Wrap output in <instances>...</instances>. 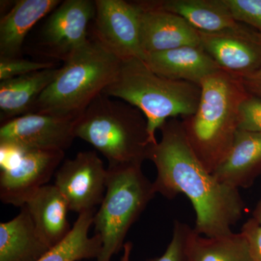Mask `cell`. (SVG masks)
Wrapping results in <instances>:
<instances>
[{
    "mask_svg": "<svg viewBox=\"0 0 261 261\" xmlns=\"http://www.w3.org/2000/svg\"><path fill=\"white\" fill-rule=\"evenodd\" d=\"M159 129L161 140L147 154L157 168L156 193L168 199L186 195L195 209L196 233L207 238L232 233L245 210L239 190L218 181L204 167L187 142L181 120L170 118Z\"/></svg>",
    "mask_w": 261,
    "mask_h": 261,
    "instance_id": "obj_1",
    "label": "cell"
},
{
    "mask_svg": "<svg viewBox=\"0 0 261 261\" xmlns=\"http://www.w3.org/2000/svg\"><path fill=\"white\" fill-rule=\"evenodd\" d=\"M200 87L198 107L181 121L194 153L214 173L233 145L240 106L250 94L240 79L222 70L206 78Z\"/></svg>",
    "mask_w": 261,
    "mask_h": 261,
    "instance_id": "obj_2",
    "label": "cell"
},
{
    "mask_svg": "<svg viewBox=\"0 0 261 261\" xmlns=\"http://www.w3.org/2000/svg\"><path fill=\"white\" fill-rule=\"evenodd\" d=\"M103 94L138 108L147 119L151 142L156 144V130L165 122L195 112L200 102L201 87L161 76L143 60L135 58L122 62L116 78Z\"/></svg>",
    "mask_w": 261,
    "mask_h": 261,
    "instance_id": "obj_3",
    "label": "cell"
},
{
    "mask_svg": "<svg viewBox=\"0 0 261 261\" xmlns=\"http://www.w3.org/2000/svg\"><path fill=\"white\" fill-rule=\"evenodd\" d=\"M122 61L92 39L75 51L38 99L34 112L80 117L118 74Z\"/></svg>",
    "mask_w": 261,
    "mask_h": 261,
    "instance_id": "obj_4",
    "label": "cell"
},
{
    "mask_svg": "<svg viewBox=\"0 0 261 261\" xmlns=\"http://www.w3.org/2000/svg\"><path fill=\"white\" fill-rule=\"evenodd\" d=\"M75 135L103 154L108 166L143 163L154 145L145 115L132 105L103 93L79 117Z\"/></svg>",
    "mask_w": 261,
    "mask_h": 261,
    "instance_id": "obj_5",
    "label": "cell"
},
{
    "mask_svg": "<svg viewBox=\"0 0 261 261\" xmlns=\"http://www.w3.org/2000/svg\"><path fill=\"white\" fill-rule=\"evenodd\" d=\"M142 166L139 163L108 166L106 195L94 217V232L102 243L96 261H111L123 249L130 228L157 194Z\"/></svg>",
    "mask_w": 261,
    "mask_h": 261,
    "instance_id": "obj_6",
    "label": "cell"
},
{
    "mask_svg": "<svg viewBox=\"0 0 261 261\" xmlns=\"http://www.w3.org/2000/svg\"><path fill=\"white\" fill-rule=\"evenodd\" d=\"M62 151L20 152L1 149L0 200L21 207L47 185L64 159Z\"/></svg>",
    "mask_w": 261,
    "mask_h": 261,
    "instance_id": "obj_7",
    "label": "cell"
},
{
    "mask_svg": "<svg viewBox=\"0 0 261 261\" xmlns=\"http://www.w3.org/2000/svg\"><path fill=\"white\" fill-rule=\"evenodd\" d=\"M78 118L42 112L17 117L2 123L0 148L65 152L76 138Z\"/></svg>",
    "mask_w": 261,
    "mask_h": 261,
    "instance_id": "obj_8",
    "label": "cell"
},
{
    "mask_svg": "<svg viewBox=\"0 0 261 261\" xmlns=\"http://www.w3.org/2000/svg\"><path fill=\"white\" fill-rule=\"evenodd\" d=\"M94 39L122 61L145 60L141 44L140 8L136 2L95 0Z\"/></svg>",
    "mask_w": 261,
    "mask_h": 261,
    "instance_id": "obj_9",
    "label": "cell"
},
{
    "mask_svg": "<svg viewBox=\"0 0 261 261\" xmlns=\"http://www.w3.org/2000/svg\"><path fill=\"white\" fill-rule=\"evenodd\" d=\"M54 185L67 201L69 210L80 214L96 210L106 192L107 168L95 151L80 152L63 161L55 173Z\"/></svg>",
    "mask_w": 261,
    "mask_h": 261,
    "instance_id": "obj_10",
    "label": "cell"
},
{
    "mask_svg": "<svg viewBox=\"0 0 261 261\" xmlns=\"http://www.w3.org/2000/svg\"><path fill=\"white\" fill-rule=\"evenodd\" d=\"M198 32L201 47L226 73L242 80L260 69L261 36L252 27Z\"/></svg>",
    "mask_w": 261,
    "mask_h": 261,
    "instance_id": "obj_11",
    "label": "cell"
},
{
    "mask_svg": "<svg viewBox=\"0 0 261 261\" xmlns=\"http://www.w3.org/2000/svg\"><path fill=\"white\" fill-rule=\"evenodd\" d=\"M94 13V1L65 0L44 23L41 45L49 57L66 61L88 42L87 28Z\"/></svg>",
    "mask_w": 261,
    "mask_h": 261,
    "instance_id": "obj_12",
    "label": "cell"
},
{
    "mask_svg": "<svg viewBox=\"0 0 261 261\" xmlns=\"http://www.w3.org/2000/svg\"><path fill=\"white\" fill-rule=\"evenodd\" d=\"M140 8L141 44L145 56L185 46H200V34L185 19L161 10Z\"/></svg>",
    "mask_w": 261,
    "mask_h": 261,
    "instance_id": "obj_13",
    "label": "cell"
},
{
    "mask_svg": "<svg viewBox=\"0 0 261 261\" xmlns=\"http://www.w3.org/2000/svg\"><path fill=\"white\" fill-rule=\"evenodd\" d=\"M144 61L161 76L200 86L206 78L221 70L201 46H185L150 53Z\"/></svg>",
    "mask_w": 261,
    "mask_h": 261,
    "instance_id": "obj_14",
    "label": "cell"
},
{
    "mask_svg": "<svg viewBox=\"0 0 261 261\" xmlns=\"http://www.w3.org/2000/svg\"><path fill=\"white\" fill-rule=\"evenodd\" d=\"M137 3L142 8L179 15L200 32H223L243 24L233 17L226 0H147Z\"/></svg>",
    "mask_w": 261,
    "mask_h": 261,
    "instance_id": "obj_15",
    "label": "cell"
},
{
    "mask_svg": "<svg viewBox=\"0 0 261 261\" xmlns=\"http://www.w3.org/2000/svg\"><path fill=\"white\" fill-rule=\"evenodd\" d=\"M213 174L238 190L251 187L261 175V133L238 130L227 155Z\"/></svg>",
    "mask_w": 261,
    "mask_h": 261,
    "instance_id": "obj_16",
    "label": "cell"
},
{
    "mask_svg": "<svg viewBox=\"0 0 261 261\" xmlns=\"http://www.w3.org/2000/svg\"><path fill=\"white\" fill-rule=\"evenodd\" d=\"M51 248L25 205L18 216L0 224V261H37Z\"/></svg>",
    "mask_w": 261,
    "mask_h": 261,
    "instance_id": "obj_17",
    "label": "cell"
},
{
    "mask_svg": "<svg viewBox=\"0 0 261 261\" xmlns=\"http://www.w3.org/2000/svg\"><path fill=\"white\" fill-rule=\"evenodd\" d=\"M60 0H19L0 21V57L20 58L31 29L61 4Z\"/></svg>",
    "mask_w": 261,
    "mask_h": 261,
    "instance_id": "obj_18",
    "label": "cell"
},
{
    "mask_svg": "<svg viewBox=\"0 0 261 261\" xmlns=\"http://www.w3.org/2000/svg\"><path fill=\"white\" fill-rule=\"evenodd\" d=\"M59 68L39 70L0 82L2 123L32 113L38 99L58 74Z\"/></svg>",
    "mask_w": 261,
    "mask_h": 261,
    "instance_id": "obj_19",
    "label": "cell"
},
{
    "mask_svg": "<svg viewBox=\"0 0 261 261\" xmlns=\"http://www.w3.org/2000/svg\"><path fill=\"white\" fill-rule=\"evenodd\" d=\"M43 238L51 247L64 240L71 231L67 201L54 185L42 187L25 205Z\"/></svg>",
    "mask_w": 261,
    "mask_h": 261,
    "instance_id": "obj_20",
    "label": "cell"
},
{
    "mask_svg": "<svg viewBox=\"0 0 261 261\" xmlns=\"http://www.w3.org/2000/svg\"><path fill=\"white\" fill-rule=\"evenodd\" d=\"M96 210L79 214L70 232L61 243L51 247L37 261H80L96 258L102 252V243L99 235L89 237V230L93 224Z\"/></svg>",
    "mask_w": 261,
    "mask_h": 261,
    "instance_id": "obj_21",
    "label": "cell"
},
{
    "mask_svg": "<svg viewBox=\"0 0 261 261\" xmlns=\"http://www.w3.org/2000/svg\"><path fill=\"white\" fill-rule=\"evenodd\" d=\"M187 261H252L246 238L241 232L207 238L192 230Z\"/></svg>",
    "mask_w": 261,
    "mask_h": 261,
    "instance_id": "obj_22",
    "label": "cell"
},
{
    "mask_svg": "<svg viewBox=\"0 0 261 261\" xmlns=\"http://www.w3.org/2000/svg\"><path fill=\"white\" fill-rule=\"evenodd\" d=\"M193 230L188 224L176 221L173 225L172 239L161 256L145 261H187L189 239Z\"/></svg>",
    "mask_w": 261,
    "mask_h": 261,
    "instance_id": "obj_23",
    "label": "cell"
},
{
    "mask_svg": "<svg viewBox=\"0 0 261 261\" xmlns=\"http://www.w3.org/2000/svg\"><path fill=\"white\" fill-rule=\"evenodd\" d=\"M56 68L53 62L32 61L20 58L0 57V82L39 70Z\"/></svg>",
    "mask_w": 261,
    "mask_h": 261,
    "instance_id": "obj_24",
    "label": "cell"
},
{
    "mask_svg": "<svg viewBox=\"0 0 261 261\" xmlns=\"http://www.w3.org/2000/svg\"><path fill=\"white\" fill-rule=\"evenodd\" d=\"M238 21L246 24L261 36V0H226Z\"/></svg>",
    "mask_w": 261,
    "mask_h": 261,
    "instance_id": "obj_25",
    "label": "cell"
},
{
    "mask_svg": "<svg viewBox=\"0 0 261 261\" xmlns=\"http://www.w3.org/2000/svg\"><path fill=\"white\" fill-rule=\"evenodd\" d=\"M239 130L261 133V99L249 95L240 106Z\"/></svg>",
    "mask_w": 261,
    "mask_h": 261,
    "instance_id": "obj_26",
    "label": "cell"
},
{
    "mask_svg": "<svg viewBox=\"0 0 261 261\" xmlns=\"http://www.w3.org/2000/svg\"><path fill=\"white\" fill-rule=\"evenodd\" d=\"M248 243L252 261H261V224L250 218L244 224L240 231Z\"/></svg>",
    "mask_w": 261,
    "mask_h": 261,
    "instance_id": "obj_27",
    "label": "cell"
},
{
    "mask_svg": "<svg viewBox=\"0 0 261 261\" xmlns=\"http://www.w3.org/2000/svg\"><path fill=\"white\" fill-rule=\"evenodd\" d=\"M241 81L250 95L261 99V68L255 73L242 79Z\"/></svg>",
    "mask_w": 261,
    "mask_h": 261,
    "instance_id": "obj_28",
    "label": "cell"
},
{
    "mask_svg": "<svg viewBox=\"0 0 261 261\" xmlns=\"http://www.w3.org/2000/svg\"><path fill=\"white\" fill-rule=\"evenodd\" d=\"M132 249H133V244L132 242L125 243L124 247H123V254L122 255L121 261H130Z\"/></svg>",
    "mask_w": 261,
    "mask_h": 261,
    "instance_id": "obj_29",
    "label": "cell"
},
{
    "mask_svg": "<svg viewBox=\"0 0 261 261\" xmlns=\"http://www.w3.org/2000/svg\"><path fill=\"white\" fill-rule=\"evenodd\" d=\"M252 219L255 220L258 224H261V199L257 202L254 211H252Z\"/></svg>",
    "mask_w": 261,
    "mask_h": 261,
    "instance_id": "obj_30",
    "label": "cell"
}]
</instances>
